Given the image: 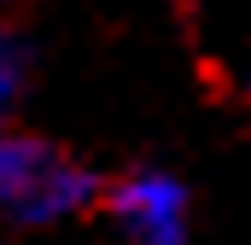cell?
<instances>
[{"instance_id":"1","label":"cell","mask_w":251,"mask_h":245,"mask_svg":"<svg viewBox=\"0 0 251 245\" xmlns=\"http://www.w3.org/2000/svg\"><path fill=\"white\" fill-rule=\"evenodd\" d=\"M94 198V175L59 146L29 134H0V210L24 222H53Z\"/></svg>"},{"instance_id":"2","label":"cell","mask_w":251,"mask_h":245,"mask_svg":"<svg viewBox=\"0 0 251 245\" xmlns=\"http://www.w3.org/2000/svg\"><path fill=\"white\" fill-rule=\"evenodd\" d=\"M111 216L134 245H187V193L170 175H128L111 187Z\"/></svg>"},{"instance_id":"3","label":"cell","mask_w":251,"mask_h":245,"mask_svg":"<svg viewBox=\"0 0 251 245\" xmlns=\"http://www.w3.org/2000/svg\"><path fill=\"white\" fill-rule=\"evenodd\" d=\"M12 88H18V53H12V47H0V111H6Z\"/></svg>"}]
</instances>
